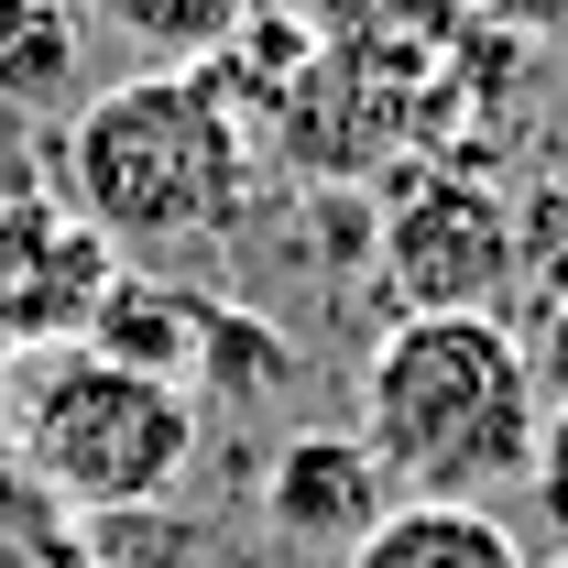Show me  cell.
I'll use <instances>...</instances> for the list:
<instances>
[{
  "label": "cell",
  "instance_id": "d6986e66",
  "mask_svg": "<svg viewBox=\"0 0 568 568\" xmlns=\"http://www.w3.org/2000/svg\"><path fill=\"white\" fill-rule=\"evenodd\" d=\"M547 568H568V547H558V558H547Z\"/></svg>",
  "mask_w": 568,
  "mask_h": 568
},
{
  "label": "cell",
  "instance_id": "e0dca14e",
  "mask_svg": "<svg viewBox=\"0 0 568 568\" xmlns=\"http://www.w3.org/2000/svg\"><path fill=\"white\" fill-rule=\"evenodd\" d=\"M525 361H536V394H547V405H568V306H536Z\"/></svg>",
  "mask_w": 568,
  "mask_h": 568
},
{
  "label": "cell",
  "instance_id": "9a60e30c",
  "mask_svg": "<svg viewBox=\"0 0 568 568\" xmlns=\"http://www.w3.org/2000/svg\"><path fill=\"white\" fill-rule=\"evenodd\" d=\"M459 22L470 33H493V44H568V0H459Z\"/></svg>",
  "mask_w": 568,
  "mask_h": 568
},
{
  "label": "cell",
  "instance_id": "5b68a950",
  "mask_svg": "<svg viewBox=\"0 0 568 568\" xmlns=\"http://www.w3.org/2000/svg\"><path fill=\"white\" fill-rule=\"evenodd\" d=\"M121 252L55 197H0V351H55L88 328V306L110 295Z\"/></svg>",
  "mask_w": 568,
  "mask_h": 568
},
{
  "label": "cell",
  "instance_id": "ac0fdd59",
  "mask_svg": "<svg viewBox=\"0 0 568 568\" xmlns=\"http://www.w3.org/2000/svg\"><path fill=\"white\" fill-rule=\"evenodd\" d=\"M33 568H88V547H44V558H33Z\"/></svg>",
  "mask_w": 568,
  "mask_h": 568
},
{
  "label": "cell",
  "instance_id": "8992f818",
  "mask_svg": "<svg viewBox=\"0 0 568 568\" xmlns=\"http://www.w3.org/2000/svg\"><path fill=\"white\" fill-rule=\"evenodd\" d=\"M383 514H394V481H383V459L361 448L351 426H295L274 448V470H263V525H274L284 547L351 558Z\"/></svg>",
  "mask_w": 568,
  "mask_h": 568
},
{
  "label": "cell",
  "instance_id": "7c38bea8",
  "mask_svg": "<svg viewBox=\"0 0 568 568\" xmlns=\"http://www.w3.org/2000/svg\"><path fill=\"white\" fill-rule=\"evenodd\" d=\"M77 11H88V22L110 33V44H132L142 67L197 77L219 44H230V33H241L252 11H263V0H77Z\"/></svg>",
  "mask_w": 568,
  "mask_h": 568
},
{
  "label": "cell",
  "instance_id": "5bb4252c",
  "mask_svg": "<svg viewBox=\"0 0 568 568\" xmlns=\"http://www.w3.org/2000/svg\"><path fill=\"white\" fill-rule=\"evenodd\" d=\"M514 295L568 306V164H547V175L514 197Z\"/></svg>",
  "mask_w": 568,
  "mask_h": 568
},
{
  "label": "cell",
  "instance_id": "6da1fadb",
  "mask_svg": "<svg viewBox=\"0 0 568 568\" xmlns=\"http://www.w3.org/2000/svg\"><path fill=\"white\" fill-rule=\"evenodd\" d=\"M536 361L514 317H394L361 351V448L383 459L394 503H481L525 493L536 470Z\"/></svg>",
  "mask_w": 568,
  "mask_h": 568
},
{
  "label": "cell",
  "instance_id": "7a4b0ae2",
  "mask_svg": "<svg viewBox=\"0 0 568 568\" xmlns=\"http://www.w3.org/2000/svg\"><path fill=\"white\" fill-rule=\"evenodd\" d=\"M263 186V142L209 99V77L142 67L99 88L67 132V209L132 263V252H186L230 241Z\"/></svg>",
  "mask_w": 568,
  "mask_h": 568
},
{
  "label": "cell",
  "instance_id": "ba28073f",
  "mask_svg": "<svg viewBox=\"0 0 568 568\" xmlns=\"http://www.w3.org/2000/svg\"><path fill=\"white\" fill-rule=\"evenodd\" d=\"M306 33L317 55L351 77H383V88H426V77L459 55V0H306Z\"/></svg>",
  "mask_w": 568,
  "mask_h": 568
},
{
  "label": "cell",
  "instance_id": "9c48e42d",
  "mask_svg": "<svg viewBox=\"0 0 568 568\" xmlns=\"http://www.w3.org/2000/svg\"><path fill=\"white\" fill-rule=\"evenodd\" d=\"M186 394H209V405H274V394H295V339H284L263 306H230V295H209L197 306V351H186Z\"/></svg>",
  "mask_w": 568,
  "mask_h": 568
},
{
  "label": "cell",
  "instance_id": "3957f363",
  "mask_svg": "<svg viewBox=\"0 0 568 568\" xmlns=\"http://www.w3.org/2000/svg\"><path fill=\"white\" fill-rule=\"evenodd\" d=\"M0 437H11V470L67 514H142V503H175V481L197 470V394L132 372V361L55 339V351L11 361V394H0Z\"/></svg>",
  "mask_w": 568,
  "mask_h": 568
},
{
  "label": "cell",
  "instance_id": "8fae6325",
  "mask_svg": "<svg viewBox=\"0 0 568 568\" xmlns=\"http://www.w3.org/2000/svg\"><path fill=\"white\" fill-rule=\"evenodd\" d=\"M197 306L209 295H175V284H153V274H110V295L88 306V351H110V361H132V372H164V383H186V351H197Z\"/></svg>",
  "mask_w": 568,
  "mask_h": 568
},
{
  "label": "cell",
  "instance_id": "ffe728a7",
  "mask_svg": "<svg viewBox=\"0 0 568 568\" xmlns=\"http://www.w3.org/2000/svg\"><path fill=\"white\" fill-rule=\"evenodd\" d=\"M0 121H11V110H0Z\"/></svg>",
  "mask_w": 568,
  "mask_h": 568
},
{
  "label": "cell",
  "instance_id": "30bf717a",
  "mask_svg": "<svg viewBox=\"0 0 568 568\" xmlns=\"http://www.w3.org/2000/svg\"><path fill=\"white\" fill-rule=\"evenodd\" d=\"M339 568H536L481 503H394Z\"/></svg>",
  "mask_w": 568,
  "mask_h": 568
},
{
  "label": "cell",
  "instance_id": "277c9868",
  "mask_svg": "<svg viewBox=\"0 0 568 568\" xmlns=\"http://www.w3.org/2000/svg\"><path fill=\"white\" fill-rule=\"evenodd\" d=\"M372 284L405 317H503L514 295V197L470 164H416L372 219Z\"/></svg>",
  "mask_w": 568,
  "mask_h": 568
},
{
  "label": "cell",
  "instance_id": "4fadbf2b",
  "mask_svg": "<svg viewBox=\"0 0 568 568\" xmlns=\"http://www.w3.org/2000/svg\"><path fill=\"white\" fill-rule=\"evenodd\" d=\"M88 44L67 0H0V110H67Z\"/></svg>",
  "mask_w": 568,
  "mask_h": 568
},
{
  "label": "cell",
  "instance_id": "52a82bcc",
  "mask_svg": "<svg viewBox=\"0 0 568 568\" xmlns=\"http://www.w3.org/2000/svg\"><path fill=\"white\" fill-rule=\"evenodd\" d=\"M426 121V88H383V77H351V67H317L295 77V99H284L263 132L284 142V164L306 175V186H351L372 153H394V142Z\"/></svg>",
  "mask_w": 568,
  "mask_h": 568
},
{
  "label": "cell",
  "instance_id": "2e32d148",
  "mask_svg": "<svg viewBox=\"0 0 568 568\" xmlns=\"http://www.w3.org/2000/svg\"><path fill=\"white\" fill-rule=\"evenodd\" d=\"M525 503L547 514V536L568 547V405H547V426H536V470H525Z\"/></svg>",
  "mask_w": 568,
  "mask_h": 568
}]
</instances>
